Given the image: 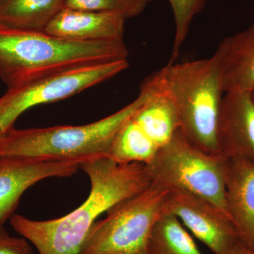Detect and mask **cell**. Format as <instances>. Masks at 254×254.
Returning a JSON list of instances; mask_svg holds the SVG:
<instances>
[{
	"label": "cell",
	"instance_id": "1",
	"mask_svg": "<svg viewBox=\"0 0 254 254\" xmlns=\"http://www.w3.org/2000/svg\"><path fill=\"white\" fill-rule=\"evenodd\" d=\"M80 168L89 177L91 191L78 208L55 220L38 221L18 214L10 218L15 231L40 254H81L98 217L152 183L144 164L118 163L101 158L82 163Z\"/></svg>",
	"mask_w": 254,
	"mask_h": 254
},
{
	"label": "cell",
	"instance_id": "2",
	"mask_svg": "<svg viewBox=\"0 0 254 254\" xmlns=\"http://www.w3.org/2000/svg\"><path fill=\"white\" fill-rule=\"evenodd\" d=\"M124 41H74L0 25V79L9 88L89 64L127 60Z\"/></svg>",
	"mask_w": 254,
	"mask_h": 254
},
{
	"label": "cell",
	"instance_id": "3",
	"mask_svg": "<svg viewBox=\"0 0 254 254\" xmlns=\"http://www.w3.org/2000/svg\"><path fill=\"white\" fill-rule=\"evenodd\" d=\"M153 90L142 83L136 99L98 121L80 126H55L0 133V158H31L47 161H74L80 164L108 158L119 129L144 104Z\"/></svg>",
	"mask_w": 254,
	"mask_h": 254
},
{
	"label": "cell",
	"instance_id": "4",
	"mask_svg": "<svg viewBox=\"0 0 254 254\" xmlns=\"http://www.w3.org/2000/svg\"><path fill=\"white\" fill-rule=\"evenodd\" d=\"M145 81L170 98L183 136L200 150L217 154V126L225 92L215 57L168 63Z\"/></svg>",
	"mask_w": 254,
	"mask_h": 254
},
{
	"label": "cell",
	"instance_id": "5",
	"mask_svg": "<svg viewBox=\"0 0 254 254\" xmlns=\"http://www.w3.org/2000/svg\"><path fill=\"white\" fill-rule=\"evenodd\" d=\"M169 190L152 182L113 205L91 227L81 254H148L150 234L165 212Z\"/></svg>",
	"mask_w": 254,
	"mask_h": 254
},
{
	"label": "cell",
	"instance_id": "6",
	"mask_svg": "<svg viewBox=\"0 0 254 254\" xmlns=\"http://www.w3.org/2000/svg\"><path fill=\"white\" fill-rule=\"evenodd\" d=\"M228 162L222 153H206L191 144L179 130L145 167L152 182L200 197L228 215L225 203Z\"/></svg>",
	"mask_w": 254,
	"mask_h": 254
},
{
	"label": "cell",
	"instance_id": "7",
	"mask_svg": "<svg viewBox=\"0 0 254 254\" xmlns=\"http://www.w3.org/2000/svg\"><path fill=\"white\" fill-rule=\"evenodd\" d=\"M128 66L127 60L89 64L9 88L0 97V133L14 127L31 108L73 96L115 77Z\"/></svg>",
	"mask_w": 254,
	"mask_h": 254
},
{
	"label": "cell",
	"instance_id": "8",
	"mask_svg": "<svg viewBox=\"0 0 254 254\" xmlns=\"http://www.w3.org/2000/svg\"><path fill=\"white\" fill-rule=\"evenodd\" d=\"M169 190L165 211L175 215L214 254H223L240 242L231 218L222 209L194 195Z\"/></svg>",
	"mask_w": 254,
	"mask_h": 254
},
{
	"label": "cell",
	"instance_id": "9",
	"mask_svg": "<svg viewBox=\"0 0 254 254\" xmlns=\"http://www.w3.org/2000/svg\"><path fill=\"white\" fill-rule=\"evenodd\" d=\"M81 164L31 158H0V228L14 215L28 189L51 177H71Z\"/></svg>",
	"mask_w": 254,
	"mask_h": 254
},
{
	"label": "cell",
	"instance_id": "10",
	"mask_svg": "<svg viewBox=\"0 0 254 254\" xmlns=\"http://www.w3.org/2000/svg\"><path fill=\"white\" fill-rule=\"evenodd\" d=\"M217 142L219 151L227 158L254 163V101L251 93H225L219 113Z\"/></svg>",
	"mask_w": 254,
	"mask_h": 254
},
{
	"label": "cell",
	"instance_id": "11",
	"mask_svg": "<svg viewBox=\"0 0 254 254\" xmlns=\"http://www.w3.org/2000/svg\"><path fill=\"white\" fill-rule=\"evenodd\" d=\"M125 21L114 13L64 7L44 32L70 41H124Z\"/></svg>",
	"mask_w": 254,
	"mask_h": 254
},
{
	"label": "cell",
	"instance_id": "12",
	"mask_svg": "<svg viewBox=\"0 0 254 254\" xmlns=\"http://www.w3.org/2000/svg\"><path fill=\"white\" fill-rule=\"evenodd\" d=\"M229 216L242 245L254 249V163L229 158L225 185Z\"/></svg>",
	"mask_w": 254,
	"mask_h": 254
},
{
	"label": "cell",
	"instance_id": "13",
	"mask_svg": "<svg viewBox=\"0 0 254 254\" xmlns=\"http://www.w3.org/2000/svg\"><path fill=\"white\" fill-rule=\"evenodd\" d=\"M213 56L225 93L254 91V21L245 31L224 38Z\"/></svg>",
	"mask_w": 254,
	"mask_h": 254
},
{
	"label": "cell",
	"instance_id": "14",
	"mask_svg": "<svg viewBox=\"0 0 254 254\" xmlns=\"http://www.w3.org/2000/svg\"><path fill=\"white\" fill-rule=\"evenodd\" d=\"M66 0H1L0 25L20 31L43 32L65 7Z\"/></svg>",
	"mask_w": 254,
	"mask_h": 254
},
{
	"label": "cell",
	"instance_id": "15",
	"mask_svg": "<svg viewBox=\"0 0 254 254\" xmlns=\"http://www.w3.org/2000/svg\"><path fill=\"white\" fill-rule=\"evenodd\" d=\"M148 254H203L181 221L165 211L150 234Z\"/></svg>",
	"mask_w": 254,
	"mask_h": 254
},
{
	"label": "cell",
	"instance_id": "16",
	"mask_svg": "<svg viewBox=\"0 0 254 254\" xmlns=\"http://www.w3.org/2000/svg\"><path fill=\"white\" fill-rule=\"evenodd\" d=\"M153 0H150V1ZM173 9L175 33L171 58L169 63H175L190 32L195 16L204 9L207 0H168Z\"/></svg>",
	"mask_w": 254,
	"mask_h": 254
},
{
	"label": "cell",
	"instance_id": "17",
	"mask_svg": "<svg viewBox=\"0 0 254 254\" xmlns=\"http://www.w3.org/2000/svg\"><path fill=\"white\" fill-rule=\"evenodd\" d=\"M150 0H66L65 7L114 13L125 19L143 13Z\"/></svg>",
	"mask_w": 254,
	"mask_h": 254
},
{
	"label": "cell",
	"instance_id": "18",
	"mask_svg": "<svg viewBox=\"0 0 254 254\" xmlns=\"http://www.w3.org/2000/svg\"><path fill=\"white\" fill-rule=\"evenodd\" d=\"M0 254H33V249L27 240L11 236L3 227L0 228Z\"/></svg>",
	"mask_w": 254,
	"mask_h": 254
},
{
	"label": "cell",
	"instance_id": "19",
	"mask_svg": "<svg viewBox=\"0 0 254 254\" xmlns=\"http://www.w3.org/2000/svg\"><path fill=\"white\" fill-rule=\"evenodd\" d=\"M223 254H254V249L249 248L238 242Z\"/></svg>",
	"mask_w": 254,
	"mask_h": 254
},
{
	"label": "cell",
	"instance_id": "20",
	"mask_svg": "<svg viewBox=\"0 0 254 254\" xmlns=\"http://www.w3.org/2000/svg\"><path fill=\"white\" fill-rule=\"evenodd\" d=\"M251 95H252V98H253L254 101V91H252V93H251Z\"/></svg>",
	"mask_w": 254,
	"mask_h": 254
},
{
	"label": "cell",
	"instance_id": "21",
	"mask_svg": "<svg viewBox=\"0 0 254 254\" xmlns=\"http://www.w3.org/2000/svg\"><path fill=\"white\" fill-rule=\"evenodd\" d=\"M0 1H1V0H0Z\"/></svg>",
	"mask_w": 254,
	"mask_h": 254
}]
</instances>
